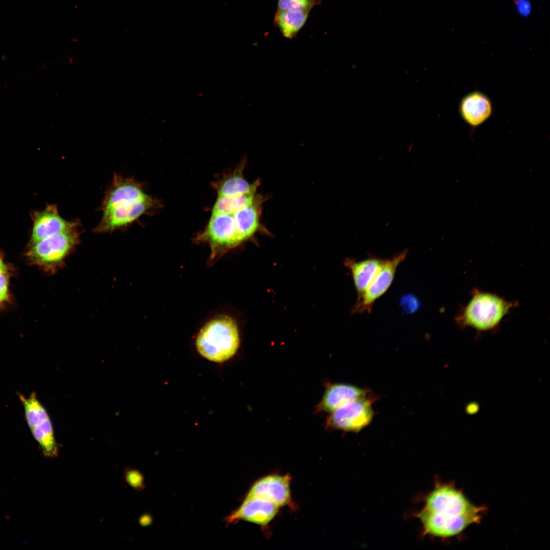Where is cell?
I'll return each instance as SVG.
<instances>
[{
    "instance_id": "obj_1",
    "label": "cell",
    "mask_w": 550,
    "mask_h": 550,
    "mask_svg": "<svg viewBox=\"0 0 550 550\" xmlns=\"http://www.w3.org/2000/svg\"><path fill=\"white\" fill-rule=\"evenodd\" d=\"M482 507L472 504L452 485L439 484L429 494L418 514L424 534L449 538L461 533L469 526L480 521Z\"/></svg>"
},
{
    "instance_id": "obj_2",
    "label": "cell",
    "mask_w": 550,
    "mask_h": 550,
    "mask_svg": "<svg viewBox=\"0 0 550 550\" xmlns=\"http://www.w3.org/2000/svg\"><path fill=\"white\" fill-rule=\"evenodd\" d=\"M159 204L134 179L115 174L100 207L102 218L94 231L104 233L125 229Z\"/></svg>"
},
{
    "instance_id": "obj_3",
    "label": "cell",
    "mask_w": 550,
    "mask_h": 550,
    "mask_svg": "<svg viewBox=\"0 0 550 550\" xmlns=\"http://www.w3.org/2000/svg\"><path fill=\"white\" fill-rule=\"evenodd\" d=\"M240 337L235 320L228 315L215 317L201 328L196 338V345L199 353L205 359L216 363L232 358L238 349Z\"/></svg>"
},
{
    "instance_id": "obj_4",
    "label": "cell",
    "mask_w": 550,
    "mask_h": 550,
    "mask_svg": "<svg viewBox=\"0 0 550 550\" xmlns=\"http://www.w3.org/2000/svg\"><path fill=\"white\" fill-rule=\"evenodd\" d=\"M514 307L496 294L475 290L468 304L456 317L457 324L480 332L493 330Z\"/></svg>"
},
{
    "instance_id": "obj_5",
    "label": "cell",
    "mask_w": 550,
    "mask_h": 550,
    "mask_svg": "<svg viewBox=\"0 0 550 550\" xmlns=\"http://www.w3.org/2000/svg\"><path fill=\"white\" fill-rule=\"evenodd\" d=\"M80 227V223L65 231L30 242L26 253L29 260L45 270L57 269L79 243Z\"/></svg>"
},
{
    "instance_id": "obj_6",
    "label": "cell",
    "mask_w": 550,
    "mask_h": 550,
    "mask_svg": "<svg viewBox=\"0 0 550 550\" xmlns=\"http://www.w3.org/2000/svg\"><path fill=\"white\" fill-rule=\"evenodd\" d=\"M195 241L209 245L210 249L209 264L215 262L229 250L242 243L233 213L211 214L206 228L199 234Z\"/></svg>"
},
{
    "instance_id": "obj_7",
    "label": "cell",
    "mask_w": 550,
    "mask_h": 550,
    "mask_svg": "<svg viewBox=\"0 0 550 550\" xmlns=\"http://www.w3.org/2000/svg\"><path fill=\"white\" fill-rule=\"evenodd\" d=\"M19 398L24 409L27 423L43 454L49 458L57 457L59 448L50 420L45 409L34 393L29 397L20 395Z\"/></svg>"
},
{
    "instance_id": "obj_8",
    "label": "cell",
    "mask_w": 550,
    "mask_h": 550,
    "mask_svg": "<svg viewBox=\"0 0 550 550\" xmlns=\"http://www.w3.org/2000/svg\"><path fill=\"white\" fill-rule=\"evenodd\" d=\"M372 399L369 396L350 402L331 413L326 420L327 428L345 431L359 432L373 417Z\"/></svg>"
},
{
    "instance_id": "obj_9",
    "label": "cell",
    "mask_w": 550,
    "mask_h": 550,
    "mask_svg": "<svg viewBox=\"0 0 550 550\" xmlns=\"http://www.w3.org/2000/svg\"><path fill=\"white\" fill-rule=\"evenodd\" d=\"M407 250L386 259L381 268L371 281L364 293L357 300L352 309V313H370L375 302L384 294L390 287L398 266L406 258Z\"/></svg>"
},
{
    "instance_id": "obj_10",
    "label": "cell",
    "mask_w": 550,
    "mask_h": 550,
    "mask_svg": "<svg viewBox=\"0 0 550 550\" xmlns=\"http://www.w3.org/2000/svg\"><path fill=\"white\" fill-rule=\"evenodd\" d=\"M291 477L289 474L274 473L261 477L251 486L245 497H260L280 508L292 503L290 490Z\"/></svg>"
},
{
    "instance_id": "obj_11",
    "label": "cell",
    "mask_w": 550,
    "mask_h": 550,
    "mask_svg": "<svg viewBox=\"0 0 550 550\" xmlns=\"http://www.w3.org/2000/svg\"><path fill=\"white\" fill-rule=\"evenodd\" d=\"M280 509L262 498L245 497L241 505L227 517L226 521L232 523L244 520L265 528L276 517Z\"/></svg>"
},
{
    "instance_id": "obj_12",
    "label": "cell",
    "mask_w": 550,
    "mask_h": 550,
    "mask_svg": "<svg viewBox=\"0 0 550 550\" xmlns=\"http://www.w3.org/2000/svg\"><path fill=\"white\" fill-rule=\"evenodd\" d=\"M33 221L30 242H34L65 231L80 224L79 220L68 221L59 214L57 204H47L31 215Z\"/></svg>"
},
{
    "instance_id": "obj_13",
    "label": "cell",
    "mask_w": 550,
    "mask_h": 550,
    "mask_svg": "<svg viewBox=\"0 0 550 550\" xmlns=\"http://www.w3.org/2000/svg\"><path fill=\"white\" fill-rule=\"evenodd\" d=\"M368 391L354 385L329 384L317 409L318 411L332 413L344 405L358 399L368 397Z\"/></svg>"
},
{
    "instance_id": "obj_14",
    "label": "cell",
    "mask_w": 550,
    "mask_h": 550,
    "mask_svg": "<svg viewBox=\"0 0 550 550\" xmlns=\"http://www.w3.org/2000/svg\"><path fill=\"white\" fill-rule=\"evenodd\" d=\"M462 119L472 126H478L485 122L492 113V103L485 94L475 91L466 95L460 105Z\"/></svg>"
},
{
    "instance_id": "obj_15",
    "label": "cell",
    "mask_w": 550,
    "mask_h": 550,
    "mask_svg": "<svg viewBox=\"0 0 550 550\" xmlns=\"http://www.w3.org/2000/svg\"><path fill=\"white\" fill-rule=\"evenodd\" d=\"M385 260L377 257H370L360 261L351 259L345 261L344 264L351 273L358 298L364 293Z\"/></svg>"
},
{
    "instance_id": "obj_16",
    "label": "cell",
    "mask_w": 550,
    "mask_h": 550,
    "mask_svg": "<svg viewBox=\"0 0 550 550\" xmlns=\"http://www.w3.org/2000/svg\"><path fill=\"white\" fill-rule=\"evenodd\" d=\"M245 164V159H243L232 172L223 175L220 179L213 183L217 197L236 196L257 189L260 183L258 180L250 184L243 177Z\"/></svg>"
},
{
    "instance_id": "obj_17",
    "label": "cell",
    "mask_w": 550,
    "mask_h": 550,
    "mask_svg": "<svg viewBox=\"0 0 550 550\" xmlns=\"http://www.w3.org/2000/svg\"><path fill=\"white\" fill-rule=\"evenodd\" d=\"M263 200L262 196H256L250 205L233 213L241 243L249 239L257 231Z\"/></svg>"
},
{
    "instance_id": "obj_18",
    "label": "cell",
    "mask_w": 550,
    "mask_h": 550,
    "mask_svg": "<svg viewBox=\"0 0 550 550\" xmlns=\"http://www.w3.org/2000/svg\"><path fill=\"white\" fill-rule=\"evenodd\" d=\"M310 12L296 10H277L274 17V24L283 36L292 39L306 23Z\"/></svg>"
},
{
    "instance_id": "obj_19",
    "label": "cell",
    "mask_w": 550,
    "mask_h": 550,
    "mask_svg": "<svg viewBox=\"0 0 550 550\" xmlns=\"http://www.w3.org/2000/svg\"><path fill=\"white\" fill-rule=\"evenodd\" d=\"M257 189L229 197H217L211 214L233 213L250 205L256 197Z\"/></svg>"
},
{
    "instance_id": "obj_20",
    "label": "cell",
    "mask_w": 550,
    "mask_h": 550,
    "mask_svg": "<svg viewBox=\"0 0 550 550\" xmlns=\"http://www.w3.org/2000/svg\"><path fill=\"white\" fill-rule=\"evenodd\" d=\"M11 271L8 264L0 255V308L10 299L9 281Z\"/></svg>"
},
{
    "instance_id": "obj_21",
    "label": "cell",
    "mask_w": 550,
    "mask_h": 550,
    "mask_svg": "<svg viewBox=\"0 0 550 550\" xmlns=\"http://www.w3.org/2000/svg\"><path fill=\"white\" fill-rule=\"evenodd\" d=\"M322 0H277V10H296L310 12Z\"/></svg>"
},
{
    "instance_id": "obj_22",
    "label": "cell",
    "mask_w": 550,
    "mask_h": 550,
    "mask_svg": "<svg viewBox=\"0 0 550 550\" xmlns=\"http://www.w3.org/2000/svg\"><path fill=\"white\" fill-rule=\"evenodd\" d=\"M124 478L127 484L136 491H142L145 488L144 478L137 469L126 468L124 472Z\"/></svg>"
},
{
    "instance_id": "obj_23",
    "label": "cell",
    "mask_w": 550,
    "mask_h": 550,
    "mask_svg": "<svg viewBox=\"0 0 550 550\" xmlns=\"http://www.w3.org/2000/svg\"><path fill=\"white\" fill-rule=\"evenodd\" d=\"M517 12L522 16H528L531 12V5L529 0H514Z\"/></svg>"
},
{
    "instance_id": "obj_24",
    "label": "cell",
    "mask_w": 550,
    "mask_h": 550,
    "mask_svg": "<svg viewBox=\"0 0 550 550\" xmlns=\"http://www.w3.org/2000/svg\"><path fill=\"white\" fill-rule=\"evenodd\" d=\"M152 521V518L149 514H144L139 519V523L142 526L150 525Z\"/></svg>"
}]
</instances>
